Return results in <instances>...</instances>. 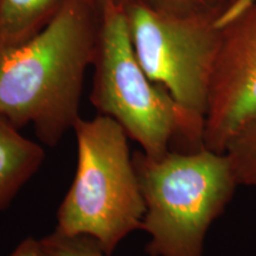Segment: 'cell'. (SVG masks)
Segmentation results:
<instances>
[{"instance_id": "cell-6", "label": "cell", "mask_w": 256, "mask_h": 256, "mask_svg": "<svg viewBox=\"0 0 256 256\" xmlns=\"http://www.w3.org/2000/svg\"><path fill=\"white\" fill-rule=\"evenodd\" d=\"M256 120V0L226 24L211 76L204 147L226 153L234 136Z\"/></svg>"}, {"instance_id": "cell-2", "label": "cell", "mask_w": 256, "mask_h": 256, "mask_svg": "<svg viewBox=\"0 0 256 256\" xmlns=\"http://www.w3.org/2000/svg\"><path fill=\"white\" fill-rule=\"evenodd\" d=\"M145 200L142 232L148 256H204L209 229L238 188L229 156L203 147L162 158L133 153Z\"/></svg>"}, {"instance_id": "cell-11", "label": "cell", "mask_w": 256, "mask_h": 256, "mask_svg": "<svg viewBox=\"0 0 256 256\" xmlns=\"http://www.w3.org/2000/svg\"><path fill=\"white\" fill-rule=\"evenodd\" d=\"M121 5H140L153 11L174 14H191L209 11L226 0H116Z\"/></svg>"}, {"instance_id": "cell-12", "label": "cell", "mask_w": 256, "mask_h": 256, "mask_svg": "<svg viewBox=\"0 0 256 256\" xmlns=\"http://www.w3.org/2000/svg\"><path fill=\"white\" fill-rule=\"evenodd\" d=\"M8 256H40V240L34 238L23 240Z\"/></svg>"}, {"instance_id": "cell-3", "label": "cell", "mask_w": 256, "mask_h": 256, "mask_svg": "<svg viewBox=\"0 0 256 256\" xmlns=\"http://www.w3.org/2000/svg\"><path fill=\"white\" fill-rule=\"evenodd\" d=\"M90 102L119 122L130 139L152 158L170 151L204 147V122L191 116L164 87L147 76L134 52L122 6L110 0L102 10Z\"/></svg>"}, {"instance_id": "cell-9", "label": "cell", "mask_w": 256, "mask_h": 256, "mask_svg": "<svg viewBox=\"0 0 256 256\" xmlns=\"http://www.w3.org/2000/svg\"><path fill=\"white\" fill-rule=\"evenodd\" d=\"M238 186L256 188V120L234 136L226 147Z\"/></svg>"}, {"instance_id": "cell-8", "label": "cell", "mask_w": 256, "mask_h": 256, "mask_svg": "<svg viewBox=\"0 0 256 256\" xmlns=\"http://www.w3.org/2000/svg\"><path fill=\"white\" fill-rule=\"evenodd\" d=\"M68 0H0V51L36 36Z\"/></svg>"}, {"instance_id": "cell-4", "label": "cell", "mask_w": 256, "mask_h": 256, "mask_svg": "<svg viewBox=\"0 0 256 256\" xmlns=\"http://www.w3.org/2000/svg\"><path fill=\"white\" fill-rule=\"evenodd\" d=\"M78 168L57 211L56 230L94 238L112 256L128 235L142 230L146 206L128 145L114 119H78Z\"/></svg>"}, {"instance_id": "cell-10", "label": "cell", "mask_w": 256, "mask_h": 256, "mask_svg": "<svg viewBox=\"0 0 256 256\" xmlns=\"http://www.w3.org/2000/svg\"><path fill=\"white\" fill-rule=\"evenodd\" d=\"M40 256H108L94 238L54 230L40 238Z\"/></svg>"}, {"instance_id": "cell-5", "label": "cell", "mask_w": 256, "mask_h": 256, "mask_svg": "<svg viewBox=\"0 0 256 256\" xmlns=\"http://www.w3.org/2000/svg\"><path fill=\"white\" fill-rule=\"evenodd\" d=\"M252 0H226L209 11L174 14L121 5L128 34L150 78L204 122L208 95L226 24Z\"/></svg>"}, {"instance_id": "cell-13", "label": "cell", "mask_w": 256, "mask_h": 256, "mask_svg": "<svg viewBox=\"0 0 256 256\" xmlns=\"http://www.w3.org/2000/svg\"><path fill=\"white\" fill-rule=\"evenodd\" d=\"M98 4H100V5H101V8H104V6H106V5H107V4H108V2H110V0H98Z\"/></svg>"}, {"instance_id": "cell-7", "label": "cell", "mask_w": 256, "mask_h": 256, "mask_svg": "<svg viewBox=\"0 0 256 256\" xmlns=\"http://www.w3.org/2000/svg\"><path fill=\"white\" fill-rule=\"evenodd\" d=\"M44 160L43 147L22 136L20 130L0 116V211L8 209Z\"/></svg>"}, {"instance_id": "cell-1", "label": "cell", "mask_w": 256, "mask_h": 256, "mask_svg": "<svg viewBox=\"0 0 256 256\" xmlns=\"http://www.w3.org/2000/svg\"><path fill=\"white\" fill-rule=\"evenodd\" d=\"M102 10L98 0H68L36 36L0 51V116L18 130L32 124L48 147L58 145L81 119Z\"/></svg>"}]
</instances>
